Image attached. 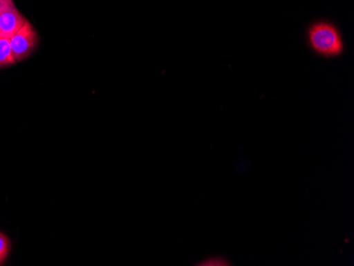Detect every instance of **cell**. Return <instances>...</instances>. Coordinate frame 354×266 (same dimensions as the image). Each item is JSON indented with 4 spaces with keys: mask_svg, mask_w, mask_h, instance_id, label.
<instances>
[{
    "mask_svg": "<svg viewBox=\"0 0 354 266\" xmlns=\"http://www.w3.org/2000/svg\"><path fill=\"white\" fill-rule=\"evenodd\" d=\"M307 41L311 50L324 59L342 57L345 53L343 35L335 23L317 21L308 28Z\"/></svg>",
    "mask_w": 354,
    "mask_h": 266,
    "instance_id": "6da1fadb",
    "label": "cell"
},
{
    "mask_svg": "<svg viewBox=\"0 0 354 266\" xmlns=\"http://www.w3.org/2000/svg\"><path fill=\"white\" fill-rule=\"evenodd\" d=\"M39 44V35L29 21H26L23 27L10 39L12 53L16 63L29 57Z\"/></svg>",
    "mask_w": 354,
    "mask_h": 266,
    "instance_id": "7a4b0ae2",
    "label": "cell"
},
{
    "mask_svg": "<svg viewBox=\"0 0 354 266\" xmlns=\"http://www.w3.org/2000/svg\"><path fill=\"white\" fill-rule=\"evenodd\" d=\"M26 21L13 0H3L0 3V37L11 39Z\"/></svg>",
    "mask_w": 354,
    "mask_h": 266,
    "instance_id": "3957f363",
    "label": "cell"
},
{
    "mask_svg": "<svg viewBox=\"0 0 354 266\" xmlns=\"http://www.w3.org/2000/svg\"><path fill=\"white\" fill-rule=\"evenodd\" d=\"M15 63L11 45H10V39L0 37V68L12 66Z\"/></svg>",
    "mask_w": 354,
    "mask_h": 266,
    "instance_id": "277c9868",
    "label": "cell"
},
{
    "mask_svg": "<svg viewBox=\"0 0 354 266\" xmlns=\"http://www.w3.org/2000/svg\"><path fill=\"white\" fill-rule=\"evenodd\" d=\"M10 248H11V243H10L9 238L3 232H0V265L5 263L9 256Z\"/></svg>",
    "mask_w": 354,
    "mask_h": 266,
    "instance_id": "5b68a950",
    "label": "cell"
},
{
    "mask_svg": "<svg viewBox=\"0 0 354 266\" xmlns=\"http://www.w3.org/2000/svg\"><path fill=\"white\" fill-rule=\"evenodd\" d=\"M198 265H204V266H227L232 265L230 262L228 260L224 259V258L220 257H212L208 258V259L204 260V261L201 262Z\"/></svg>",
    "mask_w": 354,
    "mask_h": 266,
    "instance_id": "8992f818",
    "label": "cell"
},
{
    "mask_svg": "<svg viewBox=\"0 0 354 266\" xmlns=\"http://www.w3.org/2000/svg\"><path fill=\"white\" fill-rule=\"evenodd\" d=\"M1 1H3V0H0V3H1Z\"/></svg>",
    "mask_w": 354,
    "mask_h": 266,
    "instance_id": "52a82bcc",
    "label": "cell"
}]
</instances>
